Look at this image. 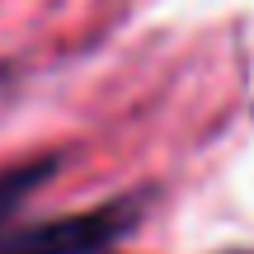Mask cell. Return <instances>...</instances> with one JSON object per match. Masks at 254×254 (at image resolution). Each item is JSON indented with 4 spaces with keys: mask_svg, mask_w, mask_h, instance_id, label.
Here are the masks:
<instances>
[{
    "mask_svg": "<svg viewBox=\"0 0 254 254\" xmlns=\"http://www.w3.org/2000/svg\"><path fill=\"white\" fill-rule=\"evenodd\" d=\"M146 212L141 193H123L113 202L85 212H62V217H38V221H0V254H104L118 245L136 217Z\"/></svg>",
    "mask_w": 254,
    "mask_h": 254,
    "instance_id": "1",
    "label": "cell"
},
{
    "mask_svg": "<svg viewBox=\"0 0 254 254\" xmlns=\"http://www.w3.org/2000/svg\"><path fill=\"white\" fill-rule=\"evenodd\" d=\"M57 174H62V155H38V160L5 165V170H0V221L19 217V207H24L43 184H52Z\"/></svg>",
    "mask_w": 254,
    "mask_h": 254,
    "instance_id": "2",
    "label": "cell"
}]
</instances>
